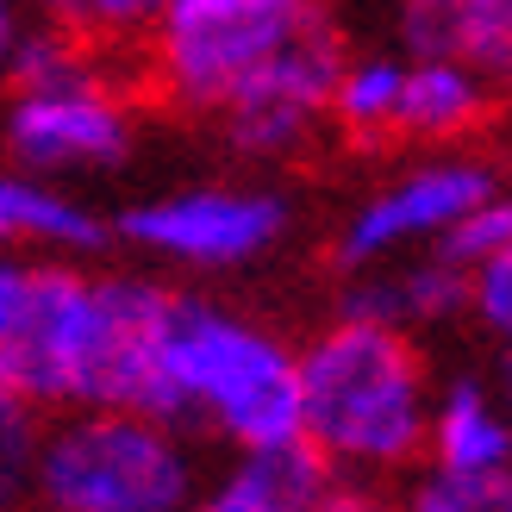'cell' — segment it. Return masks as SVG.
<instances>
[{"mask_svg": "<svg viewBox=\"0 0 512 512\" xmlns=\"http://www.w3.org/2000/svg\"><path fill=\"white\" fill-rule=\"evenodd\" d=\"M344 57L331 0H175L144 38V82L238 157L288 163L325 125Z\"/></svg>", "mask_w": 512, "mask_h": 512, "instance_id": "obj_1", "label": "cell"}, {"mask_svg": "<svg viewBox=\"0 0 512 512\" xmlns=\"http://www.w3.org/2000/svg\"><path fill=\"white\" fill-rule=\"evenodd\" d=\"M169 288L150 275L38 263L19 325L0 344V388L32 413L132 406L157 419V344Z\"/></svg>", "mask_w": 512, "mask_h": 512, "instance_id": "obj_2", "label": "cell"}, {"mask_svg": "<svg viewBox=\"0 0 512 512\" xmlns=\"http://www.w3.org/2000/svg\"><path fill=\"white\" fill-rule=\"evenodd\" d=\"M431 388L419 338L338 313L300 344V444L331 475L400 481L425 463Z\"/></svg>", "mask_w": 512, "mask_h": 512, "instance_id": "obj_3", "label": "cell"}, {"mask_svg": "<svg viewBox=\"0 0 512 512\" xmlns=\"http://www.w3.org/2000/svg\"><path fill=\"white\" fill-rule=\"evenodd\" d=\"M157 419L238 456L300 444V344L213 294H175L157 344Z\"/></svg>", "mask_w": 512, "mask_h": 512, "instance_id": "obj_4", "label": "cell"}, {"mask_svg": "<svg viewBox=\"0 0 512 512\" xmlns=\"http://www.w3.org/2000/svg\"><path fill=\"white\" fill-rule=\"evenodd\" d=\"M0 150L7 163L44 182L107 175L138 150V100L107 75L69 19L25 32L13 75L0 88Z\"/></svg>", "mask_w": 512, "mask_h": 512, "instance_id": "obj_5", "label": "cell"}, {"mask_svg": "<svg viewBox=\"0 0 512 512\" xmlns=\"http://www.w3.org/2000/svg\"><path fill=\"white\" fill-rule=\"evenodd\" d=\"M207 488L194 431L132 413L75 406L38 431V512H188Z\"/></svg>", "mask_w": 512, "mask_h": 512, "instance_id": "obj_6", "label": "cell"}, {"mask_svg": "<svg viewBox=\"0 0 512 512\" xmlns=\"http://www.w3.org/2000/svg\"><path fill=\"white\" fill-rule=\"evenodd\" d=\"M294 200L269 182H188L132 200L113 219V238L138 256L188 275H238L288 244Z\"/></svg>", "mask_w": 512, "mask_h": 512, "instance_id": "obj_7", "label": "cell"}, {"mask_svg": "<svg viewBox=\"0 0 512 512\" xmlns=\"http://www.w3.org/2000/svg\"><path fill=\"white\" fill-rule=\"evenodd\" d=\"M488 194H500V169L475 150H431V157L394 169L388 182H375L331 232V269L363 275L400 256L438 250L444 232L469 207H481Z\"/></svg>", "mask_w": 512, "mask_h": 512, "instance_id": "obj_8", "label": "cell"}, {"mask_svg": "<svg viewBox=\"0 0 512 512\" xmlns=\"http://www.w3.org/2000/svg\"><path fill=\"white\" fill-rule=\"evenodd\" d=\"M338 313L388 325V331H406V338H425V331H444L456 319H469V269L444 263L438 250L400 256V263L344 275Z\"/></svg>", "mask_w": 512, "mask_h": 512, "instance_id": "obj_9", "label": "cell"}, {"mask_svg": "<svg viewBox=\"0 0 512 512\" xmlns=\"http://www.w3.org/2000/svg\"><path fill=\"white\" fill-rule=\"evenodd\" d=\"M394 50L456 57L512 94V0H394Z\"/></svg>", "mask_w": 512, "mask_h": 512, "instance_id": "obj_10", "label": "cell"}, {"mask_svg": "<svg viewBox=\"0 0 512 512\" xmlns=\"http://www.w3.org/2000/svg\"><path fill=\"white\" fill-rule=\"evenodd\" d=\"M500 88L481 69L456 57H406L400 82V113H394V144L419 150H463L481 125L494 119Z\"/></svg>", "mask_w": 512, "mask_h": 512, "instance_id": "obj_11", "label": "cell"}, {"mask_svg": "<svg viewBox=\"0 0 512 512\" xmlns=\"http://www.w3.org/2000/svg\"><path fill=\"white\" fill-rule=\"evenodd\" d=\"M425 463L431 469H463V475L512 469V406L500 400V388L488 375L456 369L431 388Z\"/></svg>", "mask_w": 512, "mask_h": 512, "instance_id": "obj_12", "label": "cell"}, {"mask_svg": "<svg viewBox=\"0 0 512 512\" xmlns=\"http://www.w3.org/2000/svg\"><path fill=\"white\" fill-rule=\"evenodd\" d=\"M338 475L306 444H281V450H256L238 456L213 488H200L188 512H325Z\"/></svg>", "mask_w": 512, "mask_h": 512, "instance_id": "obj_13", "label": "cell"}, {"mask_svg": "<svg viewBox=\"0 0 512 512\" xmlns=\"http://www.w3.org/2000/svg\"><path fill=\"white\" fill-rule=\"evenodd\" d=\"M107 244V219H100L82 194L63 182L25 169H0V250H57V256H88Z\"/></svg>", "mask_w": 512, "mask_h": 512, "instance_id": "obj_14", "label": "cell"}, {"mask_svg": "<svg viewBox=\"0 0 512 512\" xmlns=\"http://www.w3.org/2000/svg\"><path fill=\"white\" fill-rule=\"evenodd\" d=\"M400 82H406V50H350L338 82H331L325 125L344 144H394Z\"/></svg>", "mask_w": 512, "mask_h": 512, "instance_id": "obj_15", "label": "cell"}, {"mask_svg": "<svg viewBox=\"0 0 512 512\" xmlns=\"http://www.w3.org/2000/svg\"><path fill=\"white\" fill-rule=\"evenodd\" d=\"M394 512H512V469L500 475H463V469H431L406 481Z\"/></svg>", "mask_w": 512, "mask_h": 512, "instance_id": "obj_16", "label": "cell"}, {"mask_svg": "<svg viewBox=\"0 0 512 512\" xmlns=\"http://www.w3.org/2000/svg\"><path fill=\"white\" fill-rule=\"evenodd\" d=\"M38 413L0 388V512L32 506V469H38Z\"/></svg>", "mask_w": 512, "mask_h": 512, "instance_id": "obj_17", "label": "cell"}, {"mask_svg": "<svg viewBox=\"0 0 512 512\" xmlns=\"http://www.w3.org/2000/svg\"><path fill=\"white\" fill-rule=\"evenodd\" d=\"M469 319L494 350L512 344V238L488 256V263L469 269Z\"/></svg>", "mask_w": 512, "mask_h": 512, "instance_id": "obj_18", "label": "cell"}, {"mask_svg": "<svg viewBox=\"0 0 512 512\" xmlns=\"http://www.w3.org/2000/svg\"><path fill=\"white\" fill-rule=\"evenodd\" d=\"M506 238H512V194L500 188V194H488L481 207H469L463 219L450 225L444 244H438V256H444V263H456V269H475V263H488Z\"/></svg>", "mask_w": 512, "mask_h": 512, "instance_id": "obj_19", "label": "cell"}, {"mask_svg": "<svg viewBox=\"0 0 512 512\" xmlns=\"http://www.w3.org/2000/svg\"><path fill=\"white\" fill-rule=\"evenodd\" d=\"M175 0H75L69 19L75 32H94V38H113V44H144L150 25H157Z\"/></svg>", "mask_w": 512, "mask_h": 512, "instance_id": "obj_20", "label": "cell"}, {"mask_svg": "<svg viewBox=\"0 0 512 512\" xmlns=\"http://www.w3.org/2000/svg\"><path fill=\"white\" fill-rule=\"evenodd\" d=\"M69 7L75 0H0V88H7V75H13V57H19L25 32L44 25V19H69Z\"/></svg>", "mask_w": 512, "mask_h": 512, "instance_id": "obj_21", "label": "cell"}, {"mask_svg": "<svg viewBox=\"0 0 512 512\" xmlns=\"http://www.w3.org/2000/svg\"><path fill=\"white\" fill-rule=\"evenodd\" d=\"M32 269H38V263H25V256L0 250V344H7V331L19 325V306H25V294H32Z\"/></svg>", "mask_w": 512, "mask_h": 512, "instance_id": "obj_22", "label": "cell"}, {"mask_svg": "<svg viewBox=\"0 0 512 512\" xmlns=\"http://www.w3.org/2000/svg\"><path fill=\"white\" fill-rule=\"evenodd\" d=\"M488 381L500 388V400L512 406V344H506V350H494V369H488Z\"/></svg>", "mask_w": 512, "mask_h": 512, "instance_id": "obj_23", "label": "cell"}]
</instances>
